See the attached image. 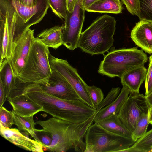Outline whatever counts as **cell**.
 Listing matches in <instances>:
<instances>
[{
    "mask_svg": "<svg viewBox=\"0 0 152 152\" xmlns=\"http://www.w3.org/2000/svg\"><path fill=\"white\" fill-rule=\"evenodd\" d=\"M95 113L81 123H72L52 117L36 122L42 128V130L51 136L52 142L47 150L51 152H65L71 149L85 152L86 145L84 138L88 128L94 122Z\"/></svg>",
    "mask_w": 152,
    "mask_h": 152,
    "instance_id": "cell-1",
    "label": "cell"
},
{
    "mask_svg": "<svg viewBox=\"0 0 152 152\" xmlns=\"http://www.w3.org/2000/svg\"><path fill=\"white\" fill-rule=\"evenodd\" d=\"M26 93L42 107V111L53 117L71 123L84 122L96 112V109L80 99L65 100L54 96L43 90L36 83L27 88Z\"/></svg>",
    "mask_w": 152,
    "mask_h": 152,
    "instance_id": "cell-2",
    "label": "cell"
},
{
    "mask_svg": "<svg viewBox=\"0 0 152 152\" xmlns=\"http://www.w3.org/2000/svg\"><path fill=\"white\" fill-rule=\"evenodd\" d=\"M116 23L115 18L108 15L98 17L81 32L77 48L92 55L107 51L113 45Z\"/></svg>",
    "mask_w": 152,
    "mask_h": 152,
    "instance_id": "cell-3",
    "label": "cell"
},
{
    "mask_svg": "<svg viewBox=\"0 0 152 152\" xmlns=\"http://www.w3.org/2000/svg\"><path fill=\"white\" fill-rule=\"evenodd\" d=\"M98 72L111 78H121L126 72L144 65L148 60L147 55L134 47L113 50L104 55Z\"/></svg>",
    "mask_w": 152,
    "mask_h": 152,
    "instance_id": "cell-4",
    "label": "cell"
},
{
    "mask_svg": "<svg viewBox=\"0 0 152 152\" xmlns=\"http://www.w3.org/2000/svg\"><path fill=\"white\" fill-rule=\"evenodd\" d=\"M49 48L34 38L25 65L18 77L29 82H46L52 73L48 59Z\"/></svg>",
    "mask_w": 152,
    "mask_h": 152,
    "instance_id": "cell-5",
    "label": "cell"
},
{
    "mask_svg": "<svg viewBox=\"0 0 152 152\" xmlns=\"http://www.w3.org/2000/svg\"><path fill=\"white\" fill-rule=\"evenodd\" d=\"M85 138L86 145L85 152H120L135 142L132 138L113 133L97 123L90 126Z\"/></svg>",
    "mask_w": 152,
    "mask_h": 152,
    "instance_id": "cell-6",
    "label": "cell"
},
{
    "mask_svg": "<svg viewBox=\"0 0 152 152\" xmlns=\"http://www.w3.org/2000/svg\"><path fill=\"white\" fill-rule=\"evenodd\" d=\"M151 106L145 95L130 92L118 115L124 126L132 133L139 120L149 111Z\"/></svg>",
    "mask_w": 152,
    "mask_h": 152,
    "instance_id": "cell-7",
    "label": "cell"
},
{
    "mask_svg": "<svg viewBox=\"0 0 152 152\" xmlns=\"http://www.w3.org/2000/svg\"><path fill=\"white\" fill-rule=\"evenodd\" d=\"M48 59L52 70L57 71L63 75L77 94L80 99L95 109L87 90V84L78 74L77 70L66 60L56 58L50 53Z\"/></svg>",
    "mask_w": 152,
    "mask_h": 152,
    "instance_id": "cell-8",
    "label": "cell"
},
{
    "mask_svg": "<svg viewBox=\"0 0 152 152\" xmlns=\"http://www.w3.org/2000/svg\"><path fill=\"white\" fill-rule=\"evenodd\" d=\"M85 11L82 0H77L73 11L67 12L62 30V37L63 45L70 50H73L77 48Z\"/></svg>",
    "mask_w": 152,
    "mask_h": 152,
    "instance_id": "cell-9",
    "label": "cell"
},
{
    "mask_svg": "<svg viewBox=\"0 0 152 152\" xmlns=\"http://www.w3.org/2000/svg\"><path fill=\"white\" fill-rule=\"evenodd\" d=\"M48 81L44 83H37L43 90L61 99L73 100L80 99L70 84L57 71L52 70Z\"/></svg>",
    "mask_w": 152,
    "mask_h": 152,
    "instance_id": "cell-10",
    "label": "cell"
},
{
    "mask_svg": "<svg viewBox=\"0 0 152 152\" xmlns=\"http://www.w3.org/2000/svg\"><path fill=\"white\" fill-rule=\"evenodd\" d=\"M34 30H26L17 41L9 60L15 75L18 77L25 65L34 39Z\"/></svg>",
    "mask_w": 152,
    "mask_h": 152,
    "instance_id": "cell-11",
    "label": "cell"
},
{
    "mask_svg": "<svg viewBox=\"0 0 152 152\" xmlns=\"http://www.w3.org/2000/svg\"><path fill=\"white\" fill-rule=\"evenodd\" d=\"M0 134L10 142L25 150L35 152H42L44 150L40 142L30 138L16 128H6L0 124Z\"/></svg>",
    "mask_w": 152,
    "mask_h": 152,
    "instance_id": "cell-12",
    "label": "cell"
},
{
    "mask_svg": "<svg viewBox=\"0 0 152 152\" xmlns=\"http://www.w3.org/2000/svg\"><path fill=\"white\" fill-rule=\"evenodd\" d=\"M130 37L137 46L152 53V21L140 20L132 30Z\"/></svg>",
    "mask_w": 152,
    "mask_h": 152,
    "instance_id": "cell-13",
    "label": "cell"
},
{
    "mask_svg": "<svg viewBox=\"0 0 152 152\" xmlns=\"http://www.w3.org/2000/svg\"><path fill=\"white\" fill-rule=\"evenodd\" d=\"M19 17L29 28L40 22L50 7L48 4H41L34 7L22 5L11 0Z\"/></svg>",
    "mask_w": 152,
    "mask_h": 152,
    "instance_id": "cell-14",
    "label": "cell"
},
{
    "mask_svg": "<svg viewBox=\"0 0 152 152\" xmlns=\"http://www.w3.org/2000/svg\"><path fill=\"white\" fill-rule=\"evenodd\" d=\"M13 110L23 117L34 116L42 111V107L32 99L26 93L13 98L7 99Z\"/></svg>",
    "mask_w": 152,
    "mask_h": 152,
    "instance_id": "cell-15",
    "label": "cell"
},
{
    "mask_svg": "<svg viewBox=\"0 0 152 152\" xmlns=\"http://www.w3.org/2000/svg\"><path fill=\"white\" fill-rule=\"evenodd\" d=\"M147 71L142 65L125 73L120 78L123 86L127 87L130 92L139 93L140 88L145 81Z\"/></svg>",
    "mask_w": 152,
    "mask_h": 152,
    "instance_id": "cell-16",
    "label": "cell"
},
{
    "mask_svg": "<svg viewBox=\"0 0 152 152\" xmlns=\"http://www.w3.org/2000/svg\"><path fill=\"white\" fill-rule=\"evenodd\" d=\"M121 92L115 99L109 105L103 107L95 115L94 123H98L112 115L118 114L122 106L130 92L128 88L123 86Z\"/></svg>",
    "mask_w": 152,
    "mask_h": 152,
    "instance_id": "cell-17",
    "label": "cell"
},
{
    "mask_svg": "<svg viewBox=\"0 0 152 152\" xmlns=\"http://www.w3.org/2000/svg\"><path fill=\"white\" fill-rule=\"evenodd\" d=\"M64 25L47 28L39 34L36 39L49 48L56 49L63 45L62 30Z\"/></svg>",
    "mask_w": 152,
    "mask_h": 152,
    "instance_id": "cell-18",
    "label": "cell"
},
{
    "mask_svg": "<svg viewBox=\"0 0 152 152\" xmlns=\"http://www.w3.org/2000/svg\"><path fill=\"white\" fill-rule=\"evenodd\" d=\"M97 124L113 133L125 137L132 138V133L124 126L117 115H112Z\"/></svg>",
    "mask_w": 152,
    "mask_h": 152,
    "instance_id": "cell-19",
    "label": "cell"
},
{
    "mask_svg": "<svg viewBox=\"0 0 152 152\" xmlns=\"http://www.w3.org/2000/svg\"><path fill=\"white\" fill-rule=\"evenodd\" d=\"M123 9L120 0H100L94 3L86 10L90 12L118 14L122 12Z\"/></svg>",
    "mask_w": 152,
    "mask_h": 152,
    "instance_id": "cell-20",
    "label": "cell"
},
{
    "mask_svg": "<svg viewBox=\"0 0 152 152\" xmlns=\"http://www.w3.org/2000/svg\"><path fill=\"white\" fill-rule=\"evenodd\" d=\"M12 112L14 124L17 126L18 129L20 131H23L29 134L35 140H37L35 127L37 124L34 121V116L23 117L19 115L13 110Z\"/></svg>",
    "mask_w": 152,
    "mask_h": 152,
    "instance_id": "cell-21",
    "label": "cell"
},
{
    "mask_svg": "<svg viewBox=\"0 0 152 152\" xmlns=\"http://www.w3.org/2000/svg\"><path fill=\"white\" fill-rule=\"evenodd\" d=\"M17 77L9 61L0 66V81L3 84L7 98L15 84Z\"/></svg>",
    "mask_w": 152,
    "mask_h": 152,
    "instance_id": "cell-22",
    "label": "cell"
},
{
    "mask_svg": "<svg viewBox=\"0 0 152 152\" xmlns=\"http://www.w3.org/2000/svg\"><path fill=\"white\" fill-rule=\"evenodd\" d=\"M152 146V129L147 132L130 147L123 150L122 152H150Z\"/></svg>",
    "mask_w": 152,
    "mask_h": 152,
    "instance_id": "cell-23",
    "label": "cell"
},
{
    "mask_svg": "<svg viewBox=\"0 0 152 152\" xmlns=\"http://www.w3.org/2000/svg\"><path fill=\"white\" fill-rule=\"evenodd\" d=\"M149 124L150 110L140 118L136 125L132 136V139L134 142H136L145 134Z\"/></svg>",
    "mask_w": 152,
    "mask_h": 152,
    "instance_id": "cell-24",
    "label": "cell"
},
{
    "mask_svg": "<svg viewBox=\"0 0 152 152\" xmlns=\"http://www.w3.org/2000/svg\"><path fill=\"white\" fill-rule=\"evenodd\" d=\"M53 12L61 19L66 18L67 12V0H48Z\"/></svg>",
    "mask_w": 152,
    "mask_h": 152,
    "instance_id": "cell-25",
    "label": "cell"
},
{
    "mask_svg": "<svg viewBox=\"0 0 152 152\" xmlns=\"http://www.w3.org/2000/svg\"><path fill=\"white\" fill-rule=\"evenodd\" d=\"M140 20L152 21V0H139Z\"/></svg>",
    "mask_w": 152,
    "mask_h": 152,
    "instance_id": "cell-26",
    "label": "cell"
},
{
    "mask_svg": "<svg viewBox=\"0 0 152 152\" xmlns=\"http://www.w3.org/2000/svg\"><path fill=\"white\" fill-rule=\"evenodd\" d=\"M86 88L95 109L104 99V95L102 90L94 86H89L87 85Z\"/></svg>",
    "mask_w": 152,
    "mask_h": 152,
    "instance_id": "cell-27",
    "label": "cell"
},
{
    "mask_svg": "<svg viewBox=\"0 0 152 152\" xmlns=\"http://www.w3.org/2000/svg\"><path fill=\"white\" fill-rule=\"evenodd\" d=\"M120 90V88L119 87L112 88L106 97L104 99L96 109V113H97L102 108L113 102L119 94Z\"/></svg>",
    "mask_w": 152,
    "mask_h": 152,
    "instance_id": "cell-28",
    "label": "cell"
},
{
    "mask_svg": "<svg viewBox=\"0 0 152 152\" xmlns=\"http://www.w3.org/2000/svg\"><path fill=\"white\" fill-rule=\"evenodd\" d=\"M0 124L5 127L11 128L14 124L12 112L3 106L0 107Z\"/></svg>",
    "mask_w": 152,
    "mask_h": 152,
    "instance_id": "cell-29",
    "label": "cell"
},
{
    "mask_svg": "<svg viewBox=\"0 0 152 152\" xmlns=\"http://www.w3.org/2000/svg\"><path fill=\"white\" fill-rule=\"evenodd\" d=\"M35 133L37 138V141L42 144L44 150L50 145L52 142L51 136L48 132L42 130L41 129H35Z\"/></svg>",
    "mask_w": 152,
    "mask_h": 152,
    "instance_id": "cell-30",
    "label": "cell"
},
{
    "mask_svg": "<svg viewBox=\"0 0 152 152\" xmlns=\"http://www.w3.org/2000/svg\"><path fill=\"white\" fill-rule=\"evenodd\" d=\"M145 95L148 97L152 94V55L149 57V62L145 80Z\"/></svg>",
    "mask_w": 152,
    "mask_h": 152,
    "instance_id": "cell-31",
    "label": "cell"
},
{
    "mask_svg": "<svg viewBox=\"0 0 152 152\" xmlns=\"http://www.w3.org/2000/svg\"><path fill=\"white\" fill-rule=\"evenodd\" d=\"M126 6L128 11L132 15L139 17L140 6L139 0H121Z\"/></svg>",
    "mask_w": 152,
    "mask_h": 152,
    "instance_id": "cell-32",
    "label": "cell"
},
{
    "mask_svg": "<svg viewBox=\"0 0 152 152\" xmlns=\"http://www.w3.org/2000/svg\"><path fill=\"white\" fill-rule=\"evenodd\" d=\"M12 0L22 5L30 7H34L41 4H48V0Z\"/></svg>",
    "mask_w": 152,
    "mask_h": 152,
    "instance_id": "cell-33",
    "label": "cell"
},
{
    "mask_svg": "<svg viewBox=\"0 0 152 152\" xmlns=\"http://www.w3.org/2000/svg\"><path fill=\"white\" fill-rule=\"evenodd\" d=\"M7 99L4 87L2 83L0 81V107L3 106Z\"/></svg>",
    "mask_w": 152,
    "mask_h": 152,
    "instance_id": "cell-34",
    "label": "cell"
},
{
    "mask_svg": "<svg viewBox=\"0 0 152 152\" xmlns=\"http://www.w3.org/2000/svg\"><path fill=\"white\" fill-rule=\"evenodd\" d=\"M77 0H67V8L68 11L72 12L74 9Z\"/></svg>",
    "mask_w": 152,
    "mask_h": 152,
    "instance_id": "cell-35",
    "label": "cell"
},
{
    "mask_svg": "<svg viewBox=\"0 0 152 152\" xmlns=\"http://www.w3.org/2000/svg\"><path fill=\"white\" fill-rule=\"evenodd\" d=\"M99 0H82L83 5L85 9L86 10L94 3Z\"/></svg>",
    "mask_w": 152,
    "mask_h": 152,
    "instance_id": "cell-36",
    "label": "cell"
},
{
    "mask_svg": "<svg viewBox=\"0 0 152 152\" xmlns=\"http://www.w3.org/2000/svg\"><path fill=\"white\" fill-rule=\"evenodd\" d=\"M150 124H152V106H151L150 110Z\"/></svg>",
    "mask_w": 152,
    "mask_h": 152,
    "instance_id": "cell-37",
    "label": "cell"
},
{
    "mask_svg": "<svg viewBox=\"0 0 152 152\" xmlns=\"http://www.w3.org/2000/svg\"><path fill=\"white\" fill-rule=\"evenodd\" d=\"M148 101L151 106H152V94L147 97Z\"/></svg>",
    "mask_w": 152,
    "mask_h": 152,
    "instance_id": "cell-38",
    "label": "cell"
},
{
    "mask_svg": "<svg viewBox=\"0 0 152 152\" xmlns=\"http://www.w3.org/2000/svg\"><path fill=\"white\" fill-rule=\"evenodd\" d=\"M150 152H152V146L151 147L150 151Z\"/></svg>",
    "mask_w": 152,
    "mask_h": 152,
    "instance_id": "cell-39",
    "label": "cell"
},
{
    "mask_svg": "<svg viewBox=\"0 0 152 152\" xmlns=\"http://www.w3.org/2000/svg\"></svg>",
    "mask_w": 152,
    "mask_h": 152,
    "instance_id": "cell-40",
    "label": "cell"
},
{
    "mask_svg": "<svg viewBox=\"0 0 152 152\" xmlns=\"http://www.w3.org/2000/svg\"></svg>",
    "mask_w": 152,
    "mask_h": 152,
    "instance_id": "cell-41",
    "label": "cell"
}]
</instances>
